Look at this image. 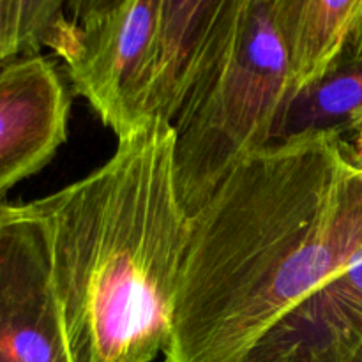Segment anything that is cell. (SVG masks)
Segmentation results:
<instances>
[{
	"mask_svg": "<svg viewBox=\"0 0 362 362\" xmlns=\"http://www.w3.org/2000/svg\"><path fill=\"white\" fill-rule=\"evenodd\" d=\"M362 343V251L283 315L240 362H352Z\"/></svg>",
	"mask_w": 362,
	"mask_h": 362,
	"instance_id": "52a82bcc",
	"label": "cell"
},
{
	"mask_svg": "<svg viewBox=\"0 0 362 362\" xmlns=\"http://www.w3.org/2000/svg\"><path fill=\"white\" fill-rule=\"evenodd\" d=\"M343 144L350 161H362V119L343 136Z\"/></svg>",
	"mask_w": 362,
	"mask_h": 362,
	"instance_id": "4fadbf2b",
	"label": "cell"
},
{
	"mask_svg": "<svg viewBox=\"0 0 362 362\" xmlns=\"http://www.w3.org/2000/svg\"><path fill=\"white\" fill-rule=\"evenodd\" d=\"M292 67V90L320 78L341 57L362 18V0H274Z\"/></svg>",
	"mask_w": 362,
	"mask_h": 362,
	"instance_id": "9c48e42d",
	"label": "cell"
},
{
	"mask_svg": "<svg viewBox=\"0 0 362 362\" xmlns=\"http://www.w3.org/2000/svg\"><path fill=\"white\" fill-rule=\"evenodd\" d=\"M2 205H4V204H2V202H0V207H2Z\"/></svg>",
	"mask_w": 362,
	"mask_h": 362,
	"instance_id": "ac0fdd59",
	"label": "cell"
},
{
	"mask_svg": "<svg viewBox=\"0 0 362 362\" xmlns=\"http://www.w3.org/2000/svg\"><path fill=\"white\" fill-rule=\"evenodd\" d=\"M361 21H362V18H361ZM361 21H359V23H361ZM357 28V27H356Z\"/></svg>",
	"mask_w": 362,
	"mask_h": 362,
	"instance_id": "d6986e66",
	"label": "cell"
},
{
	"mask_svg": "<svg viewBox=\"0 0 362 362\" xmlns=\"http://www.w3.org/2000/svg\"><path fill=\"white\" fill-rule=\"evenodd\" d=\"M362 119V59L339 57L320 78L288 95L271 144L317 133L345 136Z\"/></svg>",
	"mask_w": 362,
	"mask_h": 362,
	"instance_id": "30bf717a",
	"label": "cell"
},
{
	"mask_svg": "<svg viewBox=\"0 0 362 362\" xmlns=\"http://www.w3.org/2000/svg\"><path fill=\"white\" fill-rule=\"evenodd\" d=\"M0 362H73L34 202L0 207Z\"/></svg>",
	"mask_w": 362,
	"mask_h": 362,
	"instance_id": "5b68a950",
	"label": "cell"
},
{
	"mask_svg": "<svg viewBox=\"0 0 362 362\" xmlns=\"http://www.w3.org/2000/svg\"><path fill=\"white\" fill-rule=\"evenodd\" d=\"M243 0H161L147 119L173 124Z\"/></svg>",
	"mask_w": 362,
	"mask_h": 362,
	"instance_id": "ba28073f",
	"label": "cell"
},
{
	"mask_svg": "<svg viewBox=\"0 0 362 362\" xmlns=\"http://www.w3.org/2000/svg\"><path fill=\"white\" fill-rule=\"evenodd\" d=\"M161 0H126L88 27L73 21L49 49L64 60L74 90L117 138L147 122Z\"/></svg>",
	"mask_w": 362,
	"mask_h": 362,
	"instance_id": "277c9868",
	"label": "cell"
},
{
	"mask_svg": "<svg viewBox=\"0 0 362 362\" xmlns=\"http://www.w3.org/2000/svg\"><path fill=\"white\" fill-rule=\"evenodd\" d=\"M352 163L357 166V168H362V161H352Z\"/></svg>",
	"mask_w": 362,
	"mask_h": 362,
	"instance_id": "e0dca14e",
	"label": "cell"
},
{
	"mask_svg": "<svg viewBox=\"0 0 362 362\" xmlns=\"http://www.w3.org/2000/svg\"><path fill=\"white\" fill-rule=\"evenodd\" d=\"M362 251V168L339 133L247 156L191 214L165 362H240Z\"/></svg>",
	"mask_w": 362,
	"mask_h": 362,
	"instance_id": "6da1fadb",
	"label": "cell"
},
{
	"mask_svg": "<svg viewBox=\"0 0 362 362\" xmlns=\"http://www.w3.org/2000/svg\"><path fill=\"white\" fill-rule=\"evenodd\" d=\"M34 204L73 362H154L191 233L172 124L147 120L108 161Z\"/></svg>",
	"mask_w": 362,
	"mask_h": 362,
	"instance_id": "7a4b0ae2",
	"label": "cell"
},
{
	"mask_svg": "<svg viewBox=\"0 0 362 362\" xmlns=\"http://www.w3.org/2000/svg\"><path fill=\"white\" fill-rule=\"evenodd\" d=\"M11 60L7 59V55H6V52H4V48H2V41H0V69H2L4 66H6V64H9Z\"/></svg>",
	"mask_w": 362,
	"mask_h": 362,
	"instance_id": "9a60e30c",
	"label": "cell"
},
{
	"mask_svg": "<svg viewBox=\"0 0 362 362\" xmlns=\"http://www.w3.org/2000/svg\"><path fill=\"white\" fill-rule=\"evenodd\" d=\"M126 0H69L67 18L78 27H88L115 11Z\"/></svg>",
	"mask_w": 362,
	"mask_h": 362,
	"instance_id": "7c38bea8",
	"label": "cell"
},
{
	"mask_svg": "<svg viewBox=\"0 0 362 362\" xmlns=\"http://www.w3.org/2000/svg\"><path fill=\"white\" fill-rule=\"evenodd\" d=\"M290 90L276 2L243 0L172 124L177 186L189 214L243 159L271 145Z\"/></svg>",
	"mask_w": 362,
	"mask_h": 362,
	"instance_id": "3957f363",
	"label": "cell"
},
{
	"mask_svg": "<svg viewBox=\"0 0 362 362\" xmlns=\"http://www.w3.org/2000/svg\"><path fill=\"white\" fill-rule=\"evenodd\" d=\"M341 57H350V59H362V21L357 25V28L354 30L352 37H350L349 45H346L345 52L341 53Z\"/></svg>",
	"mask_w": 362,
	"mask_h": 362,
	"instance_id": "5bb4252c",
	"label": "cell"
},
{
	"mask_svg": "<svg viewBox=\"0 0 362 362\" xmlns=\"http://www.w3.org/2000/svg\"><path fill=\"white\" fill-rule=\"evenodd\" d=\"M69 0H0V41L7 59L37 55L69 23Z\"/></svg>",
	"mask_w": 362,
	"mask_h": 362,
	"instance_id": "8fae6325",
	"label": "cell"
},
{
	"mask_svg": "<svg viewBox=\"0 0 362 362\" xmlns=\"http://www.w3.org/2000/svg\"><path fill=\"white\" fill-rule=\"evenodd\" d=\"M69 110L67 88L48 57H20L0 69V198L66 144Z\"/></svg>",
	"mask_w": 362,
	"mask_h": 362,
	"instance_id": "8992f818",
	"label": "cell"
},
{
	"mask_svg": "<svg viewBox=\"0 0 362 362\" xmlns=\"http://www.w3.org/2000/svg\"><path fill=\"white\" fill-rule=\"evenodd\" d=\"M352 362H362V343H361L359 349H357V352H356V356H354Z\"/></svg>",
	"mask_w": 362,
	"mask_h": 362,
	"instance_id": "2e32d148",
	"label": "cell"
}]
</instances>
